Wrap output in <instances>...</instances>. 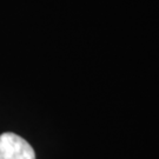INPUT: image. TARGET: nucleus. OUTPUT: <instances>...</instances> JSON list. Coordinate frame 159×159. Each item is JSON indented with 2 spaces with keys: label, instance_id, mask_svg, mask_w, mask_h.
Here are the masks:
<instances>
[{
  "label": "nucleus",
  "instance_id": "obj_1",
  "mask_svg": "<svg viewBox=\"0 0 159 159\" xmlns=\"http://www.w3.org/2000/svg\"><path fill=\"white\" fill-rule=\"evenodd\" d=\"M0 159H35V153L24 138L6 132L0 136Z\"/></svg>",
  "mask_w": 159,
  "mask_h": 159
}]
</instances>
